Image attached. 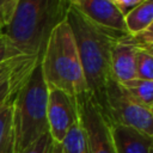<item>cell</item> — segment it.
Listing matches in <instances>:
<instances>
[{
  "label": "cell",
  "mask_w": 153,
  "mask_h": 153,
  "mask_svg": "<svg viewBox=\"0 0 153 153\" xmlns=\"http://www.w3.org/2000/svg\"><path fill=\"white\" fill-rule=\"evenodd\" d=\"M42 71L48 87H55L76 97L87 91L79 53L67 20L49 35L41 56Z\"/></svg>",
  "instance_id": "277c9868"
},
{
  "label": "cell",
  "mask_w": 153,
  "mask_h": 153,
  "mask_svg": "<svg viewBox=\"0 0 153 153\" xmlns=\"http://www.w3.org/2000/svg\"><path fill=\"white\" fill-rule=\"evenodd\" d=\"M19 56H24L22 55L17 48L13 45V43L11 42V39L8 38V36L4 32L0 33V65L11 60H14Z\"/></svg>",
  "instance_id": "e0dca14e"
},
{
  "label": "cell",
  "mask_w": 153,
  "mask_h": 153,
  "mask_svg": "<svg viewBox=\"0 0 153 153\" xmlns=\"http://www.w3.org/2000/svg\"><path fill=\"white\" fill-rule=\"evenodd\" d=\"M51 153H63L61 145L57 143V142H54L53 143V151H51Z\"/></svg>",
  "instance_id": "7402d4cb"
},
{
  "label": "cell",
  "mask_w": 153,
  "mask_h": 153,
  "mask_svg": "<svg viewBox=\"0 0 153 153\" xmlns=\"http://www.w3.org/2000/svg\"><path fill=\"white\" fill-rule=\"evenodd\" d=\"M38 56H22L0 75V106L12 99L30 74Z\"/></svg>",
  "instance_id": "8fae6325"
},
{
  "label": "cell",
  "mask_w": 153,
  "mask_h": 153,
  "mask_svg": "<svg viewBox=\"0 0 153 153\" xmlns=\"http://www.w3.org/2000/svg\"><path fill=\"white\" fill-rule=\"evenodd\" d=\"M18 0H0V29H6L16 11Z\"/></svg>",
  "instance_id": "d6986e66"
},
{
  "label": "cell",
  "mask_w": 153,
  "mask_h": 153,
  "mask_svg": "<svg viewBox=\"0 0 153 153\" xmlns=\"http://www.w3.org/2000/svg\"><path fill=\"white\" fill-rule=\"evenodd\" d=\"M106 103L110 124H122L153 136V112L137 103L126 88L111 80L106 88Z\"/></svg>",
  "instance_id": "5b68a950"
},
{
  "label": "cell",
  "mask_w": 153,
  "mask_h": 153,
  "mask_svg": "<svg viewBox=\"0 0 153 153\" xmlns=\"http://www.w3.org/2000/svg\"><path fill=\"white\" fill-rule=\"evenodd\" d=\"M136 78L142 80H153V51L137 49Z\"/></svg>",
  "instance_id": "2e32d148"
},
{
  "label": "cell",
  "mask_w": 153,
  "mask_h": 153,
  "mask_svg": "<svg viewBox=\"0 0 153 153\" xmlns=\"http://www.w3.org/2000/svg\"><path fill=\"white\" fill-rule=\"evenodd\" d=\"M47 104L48 85L38 56L30 74L12 98L13 153H22L42 135L49 133Z\"/></svg>",
  "instance_id": "3957f363"
},
{
  "label": "cell",
  "mask_w": 153,
  "mask_h": 153,
  "mask_svg": "<svg viewBox=\"0 0 153 153\" xmlns=\"http://www.w3.org/2000/svg\"><path fill=\"white\" fill-rule=\"evenodd\" d=\"M71 6L117 41L129 35L124 23V13L111 0H74Z\"/></svg>",
  "instance_id": "52a82bcc"
},
{
  "label": "cell",
  "mask_w": 153,
  "mask_h": 153,
  "mask_svg": "<svg viewBox=\"0 0 153 153\" xmlns=\"http://www.w3.org/2000/svg\"><path fill=\"white\" fill-rule=\"evenodd\" d=\"M68 0H18L4 33L24 56H42L51 31L63 20Z\"/></svg>",
  "instance_id": "7a4b0ae2"
},
{
  "label": "cell",
  "mask_w": 153,
  "mask_h": 153,
  "mask_svg": "<svg viewBox=\"0 0 153 153\" xmlns=\"http://www.w3.org/2000/svg\"><path fill=\"white\" fill-rule=\"evenodd\" d=\"M110 131L116 153H152L153 136L116 123L110 124Z\"/></svg>",
  "instance_id": "9c48e42d"
},
{
  "label": "cell",
  "mask_w": 153,
  "mask_h": 153,
  "mask_svg": "<svg viewBox=\"0 0 153 153\" xmlns=\"http://www.w3.org/2000/svg\"><path fill=\"white\" fill-rule=\"evenodd\" d=\"M66 20L74 36L87 92L109 122L106 88L114 80L111 49L117 39L90 23L73 6H69Z\"/></svg>",
  "instance_id": "6da1fadb"
},
{
  "label": "cell",
  "mask_w": 153,
  "mask_h": 153,
  "mask_svg": "<svg viewBox=\"0 0 153 153\" xmlns=\"http://www.w3.org/2000/svg\"><path fill=\"white\" fill-rule=\"evenodd\" d=\"M47 120L49 135L61 143L69 128L79 121L75 97L55 87H48Z\"/></svg>",
  "instance_id": "ba28073f"
},
{
  "label": "cell",
  "mask_w": 153,
  "mask_h": 153,
  "mask_svg": "<svg viewBox=\"0 0 153 153\" xmlns=\"http://www.w3.org/2000/svg\"><path fill=\"white\" fill-rule=\"evenodd\" d=\"M19 57H22V56H19ZM19 57H17V59H14V60H11V61H7V62H4V63H1L0 65V75L1 74H4L11 66H13V63L19 59Z\"/></svg>",
  "instance_id": "44dd1931"
},
{
  "label": "cell",
  "mask_w": 153,
  "mask_h": 153,
  "mask_svg": "<svg viewBox=\"0 0 153 153\" xmlns=\"http://www.w3.org/2000/svg\"><path fill=\"white\" fill-rule=\"evenodd\" d=\"M124 23L130 35L153 25V0H142L124 13Z\"/></svg>",
  "instance_id": "7c38bea8"
},
{
  "label": "cell",
  "mask_w": 153,
  "mask_h": 153,
  "mask_svg": "<svg viewBox=\"0 0 153 153\" xmlns=\"http://www.w3.org/2000/svg\"><path fill=\"white\" fill-rule=\"evenodd\" d=\"M53 139L49 135V133L42 135L38 140H36L33 143H31L26 149H24L22 153H51L53 151Z\"/></svg>",
  "instance_id": "ac0fdd59"
},
{
  "label": "cell",
  "mask_w": 153,
  "mask_h": 153,
  "mask_svg": "<svg viewBox=\"0 0 153 153\" xmlns=\"http://www.w3.org/2000/svg\"><path fill=\"white\" fill-rule=\"evenodd\" d=\"M60 145L63 153H88L86 134L80 121L69 128Z\"/></svg>",
  "instance_id": "9a60e30c"
},
{
  "label": "cell",
  "mask_w": 153,
  "mask_h": 153,
  "mask_svg": "<svg viewBox=\"0 0 153 153\" xmlns=\"http://www.w3.org/2000/svg\"><path fill=\"white\" fill-rule=\"evenodd\" d=\"M142 0H112V2L118 7V10H121L123 13H126L128 10L133 8L134 6L139 5Z\"/></svg>",
  "instance_id": "ffe728a7"
},
{
  "label": "cell",
  "mask_w": 153,
  "mask_h": 153,
  "mask_svg": "<svg viewBox=\"0 0 153 153\" xmlns=\"http://www.w3.org/2000/svg\"><path fill=\"white\" fill-rule=\"evenodd\" d=\"M12 99L0 106V153H13Z\"/></svg>",
  "instance_id": "4fadbf2b"
},
{
  "label": "cell",
  "mask_w": 153,
  "mask_h": 153,
  "mask_svg": "<svg viewBox=\"0 0 153 153\" xmlns=\"http://www.w3.org/2000/svg\"><path fill=\"white\" fill-rule=\"evenodd\" d=\"M136 53L137 48L126 39L115 42L111 49L112 78L120 84L136 78Z\"/></svg>",
  "instance_id": "30bf717a"
},
{
  "label": "cell",
  "mask_w": 153,
  "mask_h": 153,
  "mask_svg": "<svg viewBox=\"0 0 153 153\" xmlns=\"http://www.w3.org/2000/svg\"><path fill=\"white\" fill-rule=\"evenodd\" d=\"M68 1H69V5H71V4H72V2L74 1V0H68ZM111 1H112V0H111Z\"/></svg>",
  "instance_id": "603a6c76"
},
{
  "label": "cell",
  "mask_w": 153,
  "mask_h": 153,
  "mask_svg": "<svg viewBox=\"0 0 153 153\" xmlns=\"http://www.w3.org/2000/svg\"><path fill=\"white\" fill-rule=\"evenodd\" d=\"M79 121L85 130L88 153H116L110 131V123L94 103L91 94L85 91L75 97Z\"/></svg>",
  "instance_id": "8992f818"
},
{
  "label": "cell",
  "mask_w": 153,
  "mask_h": 153,
  "mask_svg": "<svg viewBox=\"0 0 153 153\" xmlns=\"http://www.w3.org/2000/svg\"><path fill=\"white\" fill-rule=\"evenodd\" d=\"M121 85L137 103L149 110H153V80L135 78Z\"/></svg>",
  "instance_id": "5bb4252c"
}]
</instances>
